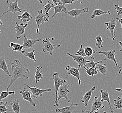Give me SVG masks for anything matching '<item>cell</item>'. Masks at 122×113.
Masks as SVG:
<instances>
[{
  "label": "cell",
  "mask_w": 122,
  "mask_h": 113,
  "mask_svg": "<svg viewBox=\"0 0 122 113\" xmlns=\"http://www.w3.org/2000/svg\"><path fill=\"white\" fill-rule=\"evenodd\" d=\"M12 68V74L10 77V81L7 89V91H8L9 89L12 86L13 83L18 79L24 77L28 79L29 77L26 74L29 73V69L25 67L19 60L16 59L11 64Z\"/></svg>",
  "instance_id": "cell-1"
},
{
  "label": "cell",
  "mask_w": 122,
  "mask_h": 113,
  "mask_svg": "<svg viewBox=\"0 0 122 113\" xmlns=\"http://www.w3.org/2000/svg\"><path fill=\"white\" fill-rule=\"evenodd\" d=\"M53 79L54 80V87H55V93L56 94V100L54 101L55 104L54 105V107H58L60 106V104L57 103V99L58 96V91L60 87L62 86L64 83L67 81L66 80H63L61 78L57 72H54L53 74Z\"/></svg>",
  "instance_id": "cell-2"
},
{
  "label": "cell",
  "mask_w": 122,
  "mask_h": 113,
  "mask_svg": "<svg viewBox=\"0 0 122 113\" xmlns=\"http://www.w3.org/2000/svg\"><path fill=\"white\" fill-rule=\"evenodd\" d=\"M49 18V13H43L42 10H40L37 11V15L34 17V20L37 24V29L36 31L37 34H40V32H39V27L40 25H44L45 22H48Z\"/></svg>",
  "instance_id": "cell-3"
},
{
  "label": "cell",
  "mask_w": 122,
  "mask_h": 113,
  "mask_svg": "<svg viewBox=\"0 0 122 113\" xmlns=\"http://www.w3.org/2000/svg\"><path fill=\"white\" fill-rule=\"evenodd\" d=\"M6 5L7 8H8V10L3 13L2 15H1V17H2L6 14H7L9 12H12L14 14H15L17 12L22 13L23 11L25 12L27 11V10L22 9L18 7V0H16L14 2H13L10 0H7L6 1Z\"/></svg>",
  "instance_id": "cell-4"
},
{
  "label": "cell",
  "mask_w": 122,
  "mask_h": 113,
  "mask_svg": "<svg viewBox=\"0 0 122 113\" xmlns=\"http://www.w3.org/2000/svg\"><path fill=\"white\" fill-rule=\"evenodd\" d=\"M42 44L43 45V47L42 51L44 53H48L51 56L53 55V52L55 50V47H61V45H54L52 44L50 41V38H46L42 41Z\"/></svg>",
  "instance_id": "cell-5"
},
{
  "label": "cell",
  "mask_w": 122,
  "mask_h": 113,
  "mask_svg": "<svg viewBox=\"0 0 122 113\" xmlns=\"http://www.w3.org/2000/svg\"><path fill=\"white\" fill-rule=\"evenodd\" d=\"M23 85L24 87L28 88L30 89V92H31L33 97L35 99H37L39 97H42L43 94L46 92H51V88H47L44 90H42L41 89L37 88L35 86L34 87H31L29 86L27 83H24Z\"/></svg>",
  "instance_id": "cell-6"
},
{
  "label": "cell",
  "mask_w": 122,
  "mask_h": 113,
  "mask_svg": "<svg viewBox=\"0 0 122 113\" xmlns=\"http://www.w3.org/2000/svg\"><path fill=\"white\" fill-rule=\"evenodd\" d=\"M69 84L67 83V82L60 87L58 91V96L57 99V103H59V101L61 98H64L66 101L68 103L71 102V100L68 98L67 97V94L69 92L68 88L69 87Z\"/></svg>",
  "instance_id": "cell-7"
},
{
  "label": "cell",
  "mask_w": 122,
  "mask_h": 113,
  "mask_svg": "<svg viewBox=\"0 0 122 113\" xmlns=\"http://www.w3.org/2000/svg\"><path fill=\"white\" fill-rule=\"evenodd\" d=\"M15 22L16 24V26L15 27V30L16 33L15 34V37L16 39H19L22 35H25V30L26 28L28 26L29 23H27L26 24L24 23H21L19 25L17 21L15 20Z\"/></svg>",
  "instance_id": "cell-8"
},
{
  "label": "cell",
  "mask_w": 122,
  "mask_h": 113,
  "mask_svg": "<svg viewBox=\"0 0 122 113\" xmlns=\"http://www.w3.org/2000/svg\"><path fill=\"white\" fill-rule=\"evenodd\" d=\"M115 52H116L115 50H110L108 51H95V53L103 54L105 55L106 59H109L110 60L113 61L115 63L116 66L117 67L118 64V61L116 59V57L117 56L115 54Z\"/></svg>",
  "instance_id": "cell-9"
},
{
  "label": "cell",
  "mask_w": 122,
  "mask_h": 113,
  "mask_svg": "<svg viewBox=\"0 0 122 113\" xmlns=\"http://www.w3.org/2000/svg\"><path fill=\"white\" fill-rule=\"evenodd\" d=\"M103 101L101 98L100 96L99 98L95 97L94 100L93 101L92 105L91 106V111L90 112L91 113L94 112H95L104 108L105 106L103 105Z\"/></svg>",
  "instance_id": "cell-10"
},
{
  "label": "cell",
  "mask_w": 122,
  "mask_h": 113,
  "mask_svg": "<svg viewBox=\"0 0 122 113\" xmlns=\"http://www.w3.org/2000/svg\"><path fill=\"white\" fill-rule=\"evenodd\" d=\"M105 24L107 26V29L110 31L111 34V37H108V39H111L114 41L116 37L114 32V30L117 24L116 21L114 18H112L109 22L105 23Z\"/></svg>",
  "instance_id": "cell-11"
},
{
  "label": "cell",
  "mask_w": 122,
  "mask_h": 113,
  "mask_svg": "<svg viewBox=\"0 0 122 113\" xmlns=\"http://www.w3.org/2000/svg\"><path fill=\"white\" fill-rule=\"evenodd\" d=\"M65 70L67 72V75L66 77L65 80L66 79L69 75H72L73 76L75 77L78 79L79 85H81V81L80 77V72H79L80 69L79 68H75V67L71 66L70 65H68L66 67Z\"/></svg>",
  "instance_id": "cell-12"
},
{
  "label": "cell",
  "mask_w": 122,
  "mask_h": 113,
  "mask_svg": "<svg viewBox=\"0 0 122 113\" xmlns=\"http://www.w3.org/2000/svg\"><path fill=\"white\" fill-rule=\"evenodd\" d=\"M66 54L69 56L71 57L73 60L76 62L78 64V66L79 67H83L84 68L86 64L90 62V61H87V58L84 57L83 56L75 55L74 54H72L70 53H67Z\"/></svg>",
  "instance_id": "cell-13"
},
{
  "label": "cell",
  "mask_w": 122,
  "mask_h": 113,
  "mask_svg": "<svg viewBox=\"0 0 122 113\" xmlns=\"http://www.w3.org/2000/svg\"><path fill=\"white\" fill-rule=\"evenodd\" d=\"M24 43L22 45L24 49L33 48L35 44L41 40V39L40 38H37L36 40L30 39L27 38L26 35L25 34L24 35Z\"/></svg>",
  "instance_id": "cell-14"
},
{
  "label": "cell",
  "mask_w": 122,
  "mask_h": 113,
  "mask_svg": "<svg viewBox=\"0 0 122 113\" xmlns=\"http://www.w3.org/2000/svg\"><path fill=\"white\" fill-rule=\"evenodd\" d=\"M24 87V90L23 91L19 92V93H20L22 95V98L23 100L29 102L30 104L33 107H35L36 106V103H35L33 100L32 99L30 93L27 90L26 87Z\"/></svg>",
  "instance_id": "cell-15"
},
{
  "label": "cell",
  "mask_w": 122,
  "mask_h": 113,
  "mask_svg": "<svg viewBox=\"0 0 122 113\" xmlns=\"http://www.w3.org/2000/svg\"><path fill=\"white\" fill-rule=\"evenodd\" d=\"M89 10V9L88 7H85L81 9H74L73 10H71L70 11H67L65 13V14L66 15H69L71 17L76 18L82 14L88 12Z\"/></svg>",
  "instance_id": "cell-16"
},
{
  "label": "cell",
  "mask_w": 122,
  "mask_h": 113,
  "mask_svg": "<svg viewBox=\"0 0 122 113\" xmlns=\"http://www.w3.org/2000/svg\"><path fill=\"white\" fill-rule=\"evenodd\" d=\"M78 108V104L73 103H71L70 106L68 107L61 108H57L56 109V113H72L73 111Z\"/></svg>",
  "instance_id": "cell-17"
},
{
  "label": "cell",
  "mask_w": 122,
  "mask_h": 113,
  "mask_svg": "<svg viewBox=\"0 0 122 113\" xmlns=\"http://www.w3.org/2000/svg\"><path fill=\"white\" fill-rule=\"evenodd\" d=\"M97 87V86L93 87L92 88L88 91L84 95L83 98L81 100V102L82 103H84V107H86L88 105V103L90 101L91 97L93 94V92L95 91Z\"/></svg>",
  "instance_id": "cell-18"
},
{
  "label": "cell",
  "mask_w": 122,
  "mask_h": 113,
  "mask_svg": "<svg viewBox=\"0 0 122 113\" xmlns=\"http://www.w3.org/2000/svg\"><path fill=\"white\" fill-rule=\"evenodd\" d=\"M100 96L101 97V99L103 101H107L108 103V108L110 110V111L112 113H114V112L113 111L112 108V105L111 104L110 101V97L109 95V93L108 91H104L103 90H100Z\"/></svg>",
  "instance_id": "cell-19"
},
{
  "label": "cell",
  "mask_w": 122,
  "mask_h": 113,
  "mask_svg": "<svg viewBox=\"0 0 122 113\" xmlns=\"http://www.w3.org/2000/svg\"><path fill=\"white\" fill-rule=\"evenodd\" d=\"M0 69H1L10 77H11V75L10 74L8 66L5 61V58L3 56H0Z\"/></svg>",
  "instance_id": "cell-20"
},
{
  "label": "cell",
  "mask_w": 122,
  "mask_h": 113,
  "mask_svg": "<svg viewBox=\"0 0 122 113\" xmlns=\"http://www.w3.org/2000/svg\"><path fill=\"white\" fill-rule=\"evenodd\" d=\"M51 5L52 7L54 8V14L51 16L52 18L54 17L59 13L63 12L65 13L67 11L65 5H58L57 6H54L52 5V3Z\"/></svg>",
  "instance_id": "cell-21"
},
{
  "label": "cell",
  "mask_w": 122,
  "mask_h": 113,
  "mask_svg": "<svg viewBox=\"0 0 122 113\" xmlns=\"http://www.w3.org/2000/svg\"><path fill=\"white\" fill-rule=\"evenodd\" d=\"M17 18L21 20L23 22L29 23L30 21L33 18V17L32 15L27 11L26 12H24L22 15H19L17 17Z\"/></svg>",
  "instance_id": "cell-22"
},
{
  "label": "cell",
  "mask_w": 122,
  "mask_h": 113,
  "mask_svg": "<svg viewBox=\"0 0 122 113\" xmlns=\"http://www.w3.org/2000/svg\"><path fill=\"white\" fill-rule=\"evenodd\" d=\"M8 47L9 48H12V51H20V52L21 51H23L24 49V47L22 45L16 44L13 42H10L8 44Z\"/></svg>",
  "instance_id": "cell-23"
},
{
  "label": "cell",
  "mask_w": 122,
  "mask_h": 113,
  "mask_svg": "<svg viewBox=\"0 0 122 113\" xmlns=\"http://www.w3.org/2000/svg\"><path fill=\"white\" fill-rule=\"evenodd\" d=\"M102 62H100V64H97L96 66V68L97 69L98 71H99L101 74H102L103 75H106L107 72V69L105 64H102Z\"/></svg>",
  "instance_id": "cell-24"
},
{
  "label": "cell",
  "mask_w": 122,
  "mask_h": 113,
  "mask_svg": "<svg viewBox=\"0 0 122 113\" xmlns=\"http://www.w3.org/2000/svg\"><path fill=\"white\" fill-rule=\"evenodd\" d=\"M111 15V13L110 11H108L107 12H105L102 10L100 9H96L93 12L92 15L90 16V17L93 19L94 18H95L97 17L100 16L101 15Z\"/></svg>",
  "instance_id": "cell-25"
},
{
  "label": "cell",
  "mask_w": 122,
  "mask_h": 113,
  "mask_svg": "<svg viewBox=\"0 0 122 113\" xmlns=\"http://www.w3.org/2000/svg\"><path fill=\"white\" fill-rule=\"evenodd\" d=\"M10 106L14 113H20V102L18 100H15L14 101H13Z\"/></svg>",
  "instance_id": "cell-26"
},
{
  "label": "cell",
  "mask_w": 122,
  "mask_h": 113,
  "mask_svg": "<svg viewBox=\"0 0 122 113\" xmlns=\"http://www.w3.org/2000/svg\"><path fill=\"white\" fill-rule=\"evenodd\" d=\"M35 51V50H33L32 51L30 52H27L25 51H21L20 52L24 56H27L29 59L34 60V62H36L37 61L35 58V54H34Z\"/></svg>",
  "instance_id": "cell-27"
},
{
  "label": "cell",
  "mask_w": 122,
  "mask_h": 113,
  "mask_svg": "<svg viewBox=\"0 0 122 113\" xmlns=\"http://www.w3.org/2000/svg\"><path fill=\"white\" fill-rule=\"evenodd\" d=\"M42 68V67L41 66L37 67H36V71L35 72L34 78L35 79L36 83H38L41 79L43 78V75L41 73V70Z\"/></svg>",
  "instance_id": "cell-28"
},
{
  "label": "cell",
  "mask_w": 122,
  "mask_h": 113,
  "mask_svg": "<svg viewBox=\"0 0 122 113\" xmlns=\"http://www.w3.org/2000/svg\"><path fill=\"white\" fill-rule=\"evenodd\" d=\"M94 57L93 56H91V61L90 62H89L88 63L86 64L85 67L88 69V68H95L96 65L97 64H100V62H103V61H100L99 62H94ZM84 67V68H85Z\"/></svg>",
  "instance_id": "cell-29"
},
{
  "label": "cell",
  "mask_w": 122,
  "mask_h": 113,
  "mask_svg": "<svg viewBox=\"0 0 122 113\" xmlns=\"http://www.w3.org/2000/svg\"><path fill=\"white\" fill-rule=\"evenodd\" d=\"M114 101V103L113 104V105L115 109L122 110V96H119Z\"/></svg>",
  "instance_id": "cell-30"
},
{
  "label": "cell",
  "mask_w": 122,
  "mask_h": 113,
  "mask_svg": "<svg viewBox=\"0 0 122 113\" xmlns=\"http://www.w3.org/2000/svg\"><path fill=\"white\" fill-rule=\"evenodd\" d=\"M15 93V91H3L0 94V102L2 101L3 99L6 98L10 95H14Z\"/></svg>",
  "instance_id": "cell-31"
},
{
  "label": "cell",
  "mask_w": 122,
  "mask_h": 113,
  "mask_svg": "<svg viewBox=\"0 0 122 113\" xmlns=\"http://www.w3.org/2000/svg\"><path fill=\"white\" fill-rule=\"evenodd\" d=\"M84 69L86 70V73L90 76H94V75H96L98 74L97 70L96 68H90L87 69L85 67Z\"/></svg>",
  "instance_id": "cell-32"
},
{
  "label": "cell",
  "mask_w": 122,
  "mask_h": 113,
  "mask_svg": "<svg viewBox=\"0 0 122 113\" xmlns=\"http://www.w3.org/2000/svg\"><path fill=\"white\" fill-rule=\"evenodd\" d=\"M42 5H43V8H44V14L48 13L52 7L51 3V0H48L47 4L44 2V4Z\"/></svg>",
  "instance_id": "cell-33"
},
{
  "label": "cell",
  "mask_w": 122,
  "mask_h": 113,
  "mask_svg": "<svg viewBox=\"0 0 122 113\" xmlns=\"http://www.w3.org/2000/svg\"><path fill=\"white\" fill-rule=\"evenodd\" d=\"M7 102H5L4 103L3 101L0 102V113H7L8 111V109L7 108Z\"/></svg>",
  "instance_id": "cell-34"
},
{
  "label": "cell",
  "mask_w": 122,
  "mask_h": 113,
  "mask_svg": "<svg viewBox=\"0 0 122 113\" xmlns=\"http://www.w3.org/2000/svg\"><path fill=\"white\" fill-rule=\"evenodd\" d=\"M75 55H78L80 56H83L84 57H85L86 58H88V57L86 56L85 51H84V48H83V45L81 44L80 46V47L78 51L76 52V53L74 54Z\"/></svg>",
  "instance_id": "cell-35"
},
{
  "label": "cell",
  "mask_w": 122,
  "mask_h": 113,
  "mask_svg": "<svg viewBox=\"0 0 122 113\" xmlns=\"http://www.w3.org/2000/svg\"><path fill=\"white\" fill-rule=\"evenodd\" d=\"M84 51L86 56L87 57L92 56L93 54L95 53V51L90 46L86 47L84 48Z\"/></svg>",
  "instance_id": "cell-36"
},
{
  "label": "cell",
  "mask_w": 122,
  "mask_h": 113,
  "mask_svg": "<svg viewBox=\"0 0 122 113\" xmlns=\"http://www.w3.org/2000/svg\"><path fill=\"white\" fill-rule=\"evenodd\" d=\"M96 40L97 41V42L95 44L96 46L99 49L103 47V45L102 43L103 42V40L102 37L100 36H97L96 37Z\"/></svg>",
  "instance_id": "cell-37"
},
{
  "label": "cell",
  "mask_w": 122,
  "mask_h": 113,
  "mask_svg": "<svg viewBox=\"0 0 122 113\" xmlns=\"http://www.w3.org/2000/svg\"><path fill=\"white\" fill-rule=\"evenodd\" d=\"M76 1L77 0H62L61 1V5H66V4H71Z\"/></svg>",
  "instance_id": "cell-38"
},
{
  "label": "cell",
  "mask_w": 122,
  "mask_h": 113,
  "mask_svg": "<svg viewBox=\"0 0 122 113\" xmlns=\"http://www.w3.org/2000/svg\"><path fill=\"white\" fill-rule=\"evenodd\" d=\"M114 7L115 9L117 10V15H122V7H119L118 5H114Z\"/></svg>",
  "instance_id": "cell-39"
},
{
  "label": "cell",
  "mask_w": 122,
  "mask_h": 113,
  "mask_svg": "<svg viewBox=\"0 0 122 113\" xmlns=\"http://www.w3.org/2000/svg\"><path fill=\"white\" fill-rule=\"evenodd\" d=\"M61 1L59 0H53V4H52V5L54 6L61 5Z\"/></svg>",
  "instance_id": "cell-40"
},
{
  "label": "cell",
  "mask_w": 122,
  "mask_h": 113,
  "mask_svg": "<svg viewBox=\"0 0 122 113\" xmlns=\"http://www.w3.org/2000/svg\"><path fill=\"white\" fill-rule=\"evenodd\" d=\"M117 19L118 20V21L120 22V24L122 26V18H117Z\"/></svg>",
  "instance_id": "cell-41"
},
{
  "label": "cell",
  "mask_w": 122,
  "mask_h": 113,
  "mask_svg": "<svg viewBox=\"0 0 122 113\" xmlns=\"http://www.w3.org/2000/svg\"><path fill=\"white\" fill-rule=\"evenodd\" d=\"M119 68H120V70H119L118 73H119V74H121L122 75V67L119 66Z\"/></svg>",
  "instance_id": "cell-42"
},
{
  "label": "cell",
  "mask_w": 122,
  "mask_h": 113,
  "mask_svg": "<svg viewBox=\"0 0 122 113\" xmlns=\"http://www.w3.org/2000/svg\"><path fill=\"white\" fill-rule=\"evenodd\" d=\"M81 113H91L89 111H86V110H82L81 111Z\"/></svg>",
  "instance_id": "cell-43"
},
{
  "label": "cell",
  "mask_w": 122,
  "mask_h": 113,
  "mask_svg": "<svg viewBox=\"0 0 122 113\" xmlns=\"http://www.w3.org/2000/svg\"><path fill=\"white\" fill-rule=\"evenodd\" d=\"M119 44H120V45L121 47V48L120 50V51L122 52V41H120L119 42Z\"/></svg>",
  "instance_id": "cell-44"
},
{
  "label": "cell",
  "mask_w": 122,
  "mask_h": 113,
  "mask_svg": "<svg viewBox=\"0 0 122 113\" xmlns=\"http://www.w3.org/2000/svg\"><path fill=\"white\" fill-rule=\"evenodd\" d=\"M116 91H118V92H120V91H122V89L116 88Z\"/></svg>",
  "instance_id": "cell-45"
},
{
  "label": "cell",
  "mask_w": 122,
  "mask_h": 113,
  "mask_svg": "<svg viewBox=\"0 0 122 113\" xmlns=\"http://www.w3.org/2000/svg\"><path fill=\"white\" fill-rule=\"evenodd\" d=\"M4 25L3 23L2 22V21L0 19V25Z\"/></svg>",
  "instance_id": "cell-46"
},
{
  "label": "cell",
  "mask_w": 122,
  "mask_h": 113,
  "mask_svg": "<svg viewBox=\"0 0 122 113\" xmlns=\"http://www.w3.org/2000/svg\"><path fill=\"white\" fill-rule=\"evenodd\" d=\"M38 1H39V2H40V4H42V5H43V4H44V2H43V1H42V0H38Z\"/></svg>",
  "instance_id": "cell-47"
},
{
  "label": "cell",
  "mask_w": 122,
  "mask_h": 113,
  "mask_svg": "<svg viewBox=\"0 0 122 113\" xmlns=\"http://www.w3.org/2000/svg\"><path fill=\"white\" fill-rule=\"evenodd\" d=\"M103 113H107V112H105V111H103Z\"/></svg>",
  "instance_id": "cell-48"
},
{
  "label": "cell",
  "mask_w": 122,
  "mask_h": 113,
  "mask_svg": "<svg viewBox=\"0 0 122 113\" xmlns=\"http://www.w3.org/2000/svg\"><path fill=\"white\" fill-rule=\"evenodd\" d=\"M94 113H100L98 111H97V112H94Z\"/></svg>",
  "instance_id": "cell-49"
},
{
  "label": "cell",
  "mask_w": 122,
  "mask_h": 113,
  "mask_svg": "<svg viewBox=\"0 0 122 113\" xmlns=\"http://www.w3.org/2000/svg\"><path fill=\"white\" fill-rule=\"evenodd\" d=\"M1 31L0 30V33H1Z\"/></svg>",
  "instance_id": "cell-50"
},
{
  "label": "cell",
  "mask_w": 122,
  "mask_h": 113,
  "mask_svg": "<svg viewBox=\"0 0 122 113\" xmlns=\"http://www.w3.org/2000/svg\"><path fill=\"white\" fill-rule=\"evenodd\" d=\"M121 27L122 28V26H121Z\"/></svg>",
  "instance_id": "cell-51"
}]
</instances>
